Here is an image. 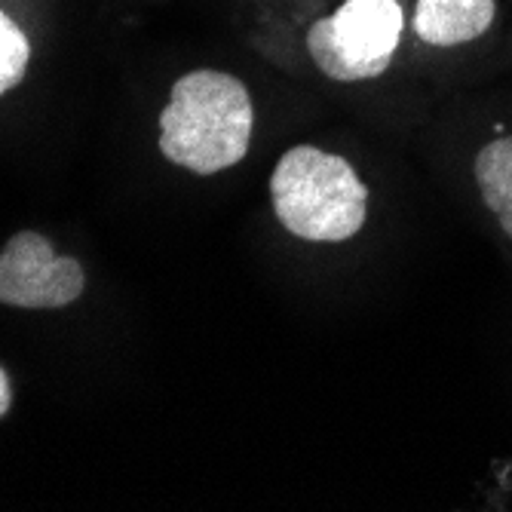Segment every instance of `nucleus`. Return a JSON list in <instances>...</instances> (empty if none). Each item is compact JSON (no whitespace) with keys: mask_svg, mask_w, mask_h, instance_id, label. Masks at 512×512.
I'll use <instances>...</instances> for the list:
<instances>
[{"mask_svg":"<svg viewBox=\"0 0 512 512\" xmlns=\"http://www.w3.org/2000/svg\"><path fill=\"white\" fill-rule=\"evenodd\" d=\"M270 197L279 224L310 243H344L365 224L368 191L356 169L313 145L283 154L270 178Z\"/></svg>","mask_w":512,"mask_h":512,"instance_id":"2","label":"nucleus"},{"mask_svg":"<svg viewBox=\"0 0 512 512\" xmlns=\"http://www.w3.org/2000/svg\"><path fill=\"white\" fill-rule=\"evenodd\" d=\"M476 184L485 206L497 215L506 237H512V135L485 145L476 157Z\"/></svg>","mask_w":512,"mask_h":512,"instance_id":"6","label":"nucleus"},{"mask_svg":"<svg viewBox=\"0 0 512 512\" xmlns=\"http://www.w3.org/2000/svg\"><path fill=\"white\" fill-rule=\"evenodd\" d=\"M494 22V0H421L414 34L430 46H457L482 37Z\"/></svg>","mask_w":512,"mask_h":512,"instance_id":"5","label":"nucleus"},{"mask_svg":"<svg viewBox=\"0 0 512 512\" xmlns=\"http://www.w3.org/2000/svg\"><path fill=\"white\" fill-rule=\"evenodd\" d=\"M252 99L243 80L191 71L172 86L160 114V151L169 163L212 175L240 163L252 138Z\"/></svg>","mask_w":512,"mask_h":512,"instance_id":"1","label":"nucleus"},{"mask_svg":"<svg viewBox=\"0 0 512 512\" xmlns=\"http://www.w3.org/2000/svg\"><path fill=\"white\" fill-rule=\"evenodd\" d=\"M86 276L74 258H59L53 243L22 230L0 252V304L53 310L83 295Z\"/></svg>","mask_w":512,"mask_h":512,"instance_id":"4","label":"nucleus"},{"mask_svg":"<svg viewBox=\"0 0 512 512\" xmlns=\"http://www.w3.org/2000/svg\"><path fill=\"white\" fill-rule=\"evenodd\" d=\"M10 402H13V387H10V378L7 371L0 368V417L10 411Z\"/></svg>","mask_w":512,"mask_h":512,"instance_id":"8","label":"nucleus"},{"mask_svg":"<svg viewBox=\"0 0 512 512\" xmlns=\"http://www.w3.org/2000/svg\"><path fill=\"white\" fill-rule=\"evenodd\" d=\"M402 37V7L396 0H347L319 19L307 34V50L322 74L353 83L371 80L390 68Z\"/></svg>","mask_w":512,"mask_h":512,"instance_id":"3","label":"nucleus"},{"mask_svg":"<svg viewBox=\"0 0 512 512\" xmlns=\"http://www.w3.org/2000/svg\"><path fill=\"white\" fill-rule=\"evenodd\" d=\"M28 56V37L7 13H0V96L10 92L16 83H22Z\"/></svg>","mask_w":512,"mask_h":512,"instance_id":"7","label":"nucleus"}]
</instances>
